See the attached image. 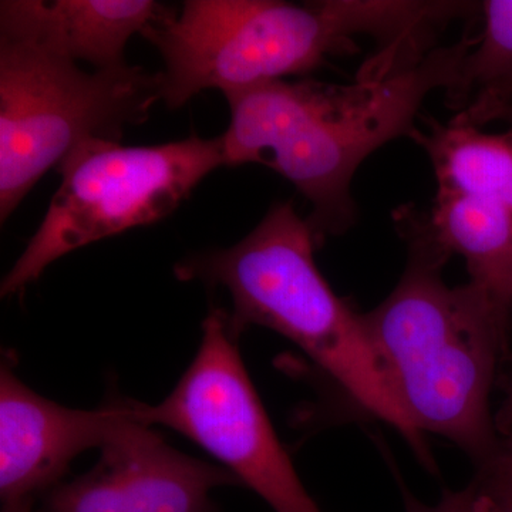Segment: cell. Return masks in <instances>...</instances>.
Here are the masks:
<instances>
[{
    "label": "cell",
    "mask_w": 512,
    "mask_h": 512,
    "mask_svg": "<svg viewBox=\"0 0 512 512\" xmlns=\"http://www.w3.org/2000/svg\"><path fill=\"white\" fill-rule=\"evenodd\" d=\"M467 35L393 72L362 67L356 82L275 80L224 94L231 120L221 136L225 167L259 164L311 204L318 244L355 222L352 181L360 165L397 138L419 133L431 93L448 92L474 45Z\"/></svg>",
    "instance_id": "6da1fadb"
},
{
    "label": "cell",
    "mask_w": 512,
    "mask_h": 512,
    "mask_svg": "<svg viewBox=\"0 0 512 512\" xmlns=\"http://www.w3.org/2000/svg\"><path fill=\"white\" fill-rule=\"evenodd\" d=\"M463 15L464 3L450 0H187L141 36L163 57L161 101L175 110L204 90L227 94L312 72L352 52L359 37L379 40L380 52L429 49Z\"/></svg>",
    "instance_id": "7a4b0ae2"
},
{
    "label": "cell",
    "mask_w": 512,
    "mask_h": 512,
    "mask_svg": "<svg viewBox=\"0 0 512 512\" xmlns=\"http://www.w3.org/2000/svg\"><path fill=\"white\" fill-rule=\"evenodd\" d=\"M410 252L393 292L360 315L384 380L410 424L453 441L478 468L493 458L497 436L491 393L510 320L468 282L448 286V255L417 217L404 212Z\"/></svg>",
    "instance_id": "3957f363"
},
{
    "label": "cell",
    "mask_w": 512,
    "mask_h": 512,
    "mask_svg": "<svg viewBox=\"0 0 512 512\" xmlns=\"http://www.w3.org/2000/svg\"><path fill=\"white\" fill-rule=\"evenodd\" d=\"M316 245L311 225L295 204L278 202L234 247L184 259L175 275L224 288L231 296L228 326L235 338L251 325L285 336L426 460L423 437L393 399L360 315L340 301L320 274Z\"/></svg>",
    "instance_id": "277c9868"
},
{
    "label": "cell",
    "mask_w": 512,
    "mask_h": 512,
    "mask_svg": "<svg viewBox=\"0 0 512 512\" xmlns=\"http://www.w3.org/2000/svg\"><path fill=\"white\" fill-rule=\"evenodd\" d=\"M163 76L140 66L84 72L35 40L0 32V221L89 140L120 143L150 117Z\"/></svg>",
    "instance_id": "5b68a950"
},
{
    "label": "cell",
    "mask_w": 512,
    "mask_h": 512,
    "mask_svg": "<svg viewBox=\"0 0 512 512\" xmlns=\"http://www.w3.org/2000/svg\"><path fill=\"white\" fill-rule=\"evenodd\" d=\"M220 167L221 136L131 147L84 141L57 165L62 183L0 293L22 291L70 252L164 220Z\"/></svg>",
    "instance_id": "8992f818"
},
{
    "label": "cell",
    "mask_w": 512,
    "mask_h": 512,
    "mask_svg": "<svg viewBox=\"0 0 512 512\" xmlns=\"http://www.w3.org/2000/svg\"><path fill=\"white\" fill-rule=\"evenodd\" d=\"M144 423L178 431L224 464L275 512H322L303 487L249 379L224 309L202 322L200 349Z\"/></svg>",
    "instance_id": "52a82bcc"
},
{
    "label": "cell",
    "mask_w": 512,
    "mask_h": 512,
    "mask_svg": "<svg viewBox=\"0 0 512 512\" xmlns=\"http://www.w3.org/2000/svg\"><path fill=\"white\" fill-rule=\"evenodd\" d=\"M100 450L89 473L43 495V512H218L212 490L241 485L227 468L174 450L140 420Z\"/></svg>",
    "instance_id": "ba28073f"
},
{
    "label": "cell",
    "mask_w": 512,
    "mask_h": 512,
    "mask_svg": "<svg viewBox=\"0 0 512 512\" xmlns=\"http://www.w3.org/2000/svg\"><path fill=\"white\" fill-rule=\"evenodd\" d=\"M144 404L113 397L99 409L60 406L29 389L9 365L0 373V497L35 500L62 483L83 451L103 447ZM146 424V423H144Z\"/></svg>",
    "instance_id": "9c48e42d"
},
{
    "label": "cell",
    "mask_w": 512,
    "mask_h": 512,
    "mask_svg": "<svg viewBox=\"0 0 512 512\" xmlns=\"http://www.w3.org/2000/svg\"><path fill=\"white\" fill-rule=\"evenodd\" d=\"M171 15L153 0H3L0 32L110 70L128 64L124 50L131 37Z\"/></svg>",
    "instance_id": "30bf717a"
},
{
    "label": "cell",
    "mask_w": 512,
    "mask_h": 512,
    "mask_svg": "<svg viewBox=\"0 0 512 512\" xmlns=\"http://www.w3.org/2000/svg\"><path fill=\"white\" fill-rule=\"evenodd\" d=\"M447 255L466 261L470 282L504 318L512 311V211L501 202L437 192L426 222Z\"/></svg>",
    "instance_id": "8fae6325"
},
{
    "label": "cell",
    "mask_w": 512,
    "mask_h": 512,
    "mask_svg": "<svg viewBox=\"0 0 512 512\" xmlns=\"http://www.w3.org/2000/svg\"><path fill=\"white\" fill-rule=\"evenodd\" d=\"M424 123L414 141L429 156L437 192L498 201L512 211V131L488 134L454 119Z\"/></svg>",
    "instance_id": "7c38bea8"
},
{
    "label": "cell",
    "mask_w": 512,
    "mask_h": 512,
    "mask_svg": "<svg viewBox=\"0 0 512 512\" xmlns=\"http://www.w3.org/2000/svg\"><path fill=\"white\" fill-rule=\"evenodd\" d=\"M483 32L461 62L446 93L454 120L480 128L512 109V0L480 3Z\"/></svg>",
    "instance_id": "4fadbf2b"
},
{
    "label": "cell",
    "mask_w": 512,
    "mask_h": 512,
    "mask_svg": "<svg viewBox=\"0 0 512 512\" xmlns=\"http://www.w3.org/2000/svg\"><path fill=\"white\" fill-rule=\"evenodd\" d=\"M474 481L485 512H512V430L507 440H500L493 458L480 467Z\"/></svg>",
    "instance_id": "5bb4252c"
},
{
    "label": "cell",
    "mask_w": 512,
    "mask_h": 512,
    "mask_svg": "<svg viewBox=\"0 0 512 512\" xmlns=\"http://www.w3.org/2000/svg\"><path fill=\"white\" fill-rule=\"evenodd\" d=\"M406 512H485L483 497L473 481L464 490L444 491L439 503L427 505L402 488Z\"/></svg>",
    "instance_id": "9a60e30c"
},
{
    "label": "cell",
    "mask_w": 512,
    "mask_h": 512,
    "mask_svg": "<svg viewBox=\"0 0 512 512\" xmlns=\"http://www.w3.org/2000/svg\"><path fill=\"white\" fill-rule=\"evenodd\" d=\"M2 512H35V510H33V500H19L3 503Z\"/></svg>",
    "instance_id": "2e32d148"
},
{
    "label": "cell",
    "mask_w": 512,
    "mask_h": 512,
    "mask_svg": "<svg viewBox=\"0 0 512 512\" xmlns=\"http://www.w3.org/2000/svg\"><path fill=\"white\" fill-rule=\"evenodd\" d=\"M508 416H510V420L512 419V412L510 414H508Z\"/></svg>",
    "instance_id": "e0dca14e"
},
{
    "label": "cell",
    "mask_w": 512,
    "mask_h": 512,
    "mask_svg": "<svg viewBox=\"0 0 512 512\" xmlns=\"http://www.w3.org/2000/svg\"><path fill=\"white\" fill-rule=\"evenodd\" d=\"M511 397H512V394H511Z\"/></svg>",
    "instance_id": "ac0fdd59"
}]
</instances>
